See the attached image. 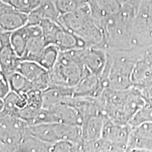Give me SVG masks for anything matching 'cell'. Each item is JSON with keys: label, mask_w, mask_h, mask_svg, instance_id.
I'll use <instances>...</instances> for the list:
<instances>
[{"label": "cell", "mask_w": 152, "mask_h": 152, "mask_svg": "<svg viewBox=\"0 0 152 152\" xmlns=\"http://www.w3.org/2000/svg\"><path fill=\"white\" fill-rule=\"evenodd\" d=\"M109 118L103 113L96 114L87 119L82 125L83 147L102 137L106 121Z\"/></svg>", "instance_id": "obj_16"}, {"label": "cell", "mask_w": 152, "mask_h": 152, "mask_svg": "<svg viewBox=\"0 0 152 152\" xmlns=\"http://www.w3.org/2000/svg\"><path fill=\"white\" fill-rule=\"evenodd\" d=\"M152 122V97L146 98V102L137 111L129 122L132 128L145 123Z\"/></svg>", "instance_id": "obj_26"}, {"label": "cell", "mask_w": 152, "mask_h": 152, "mask_svg": "<svg viewBox=\"0 0 152 152\" xmlns=\"http://www.w3.org/2000/svg\"><path fill=\"white\" fill-rule=\"evenodd\" d=\"M132 45V47L152 46V0H143L137 9Z\"/></svg>", "instance_id": "obj_7"}, {"label": "cell", "mask_w": 152, "mask_h": 152, "mask_svg": "<svg viewBox=\"0 0 152 152\" xmlns=\"http://www.w3.org/2000/svg\"><path fill=\"white\" fill-rule=\"evenodd\" d=\"M16 71L31 82L33 90L43 91L50 86L49 71L37 62L20 58L17 64Z\"/></svg>", "instance_id": "obj_8"}, {"label": "cell", "mask_w": 152, "mask_h": 152, "mask_svg": "<svg viewBox=\"0 0 152 152\" xmlns=\"http://www.w3.org/2000/svg\"><path fill=\"white\" fill-rule=\"evenodd\" d=\"M132 83L140 90L152 85V46L144 47L143 54L133 69Z\"/></svg>", "instance_id": "obj_9"}, {"label": "cell", "mask_w": 152, "mask_h": 152, "mask_svg": "<svg viewBox=\"0 0 152 152\" xmlns=\"http://www.w3.org/2000/svg\"><path fill=\"white\" fill-rule=\"evenodd\" d=\"M88 73L81 61L80 49L60 52L56 64L49 71L50 86L73 87Z\"/></svg>", "instance_id": "obj_4"}, {"label": "cell", "mask_w": 152, "mask_h": 152, "mask_svg": "<svg viewBox=\"0 0 152 152\" xmlns=\"http://www.w3.org/2000/svg\"><path fill=\"white\" fill-rule=\"evenodd\" d=\"M39 35H42V30L39 24L27 23L23 27L11 32V45L17 56L21 58L30 38Z\"/></svg>", "instance_id": "obj_13"}, {"label": "cell", "mask_w": 152, "mask_h": 152, "mask_svg": "<svg viewBox=\"0 0 152 152\" xmlns=\"http://www.w3.org/2000/svg\"><path fill=\"white\" fill-rule=\"evenodd\" d=\"M55 128L59 141L66 140L76 144H83L82 126L80 125L55 123Z\"/></svg>", "instance_id": "obj_20"}, {"label": "cell", "mask_w": 152, "mask_h": 152, "mask_svg": "<svg viewBox=\"0 0 152 152\" xmlns=\"http://www.w3.org/2000/svg\"><path fill=\"white\" fill-rule=\"evenodd\" d=\"M99 99L104 115L121 124H129L146 102L142 91L133 86L123 90L104 89Z\"/></svg>", "instance_id": "obj_2"}, {"label": "cell", "mask_w": 152, "mask_h": 152, "mask_svg": "<svg viewBox=\"0 0 152 152\" xmlns=\"http://www.w3.org/2000/svg\"><path fill=\"white\" fill-rule=\"evenodd\" d=\"M47 109H50L52 112L55 123L80 125V126L84 123V119L78 110L70 104L62 103L59 105Z\"/></svg>", "instance_id": "obj_18"}, {"label": "cell", "mask_w": 152, "mask_h": 152, "mask_svg": "<svg viewBox=\"0 0 152 152\" xmlns=\"http://www.w3.org/2000/svg\"><path fill=\"white\" fill-rule=\"evenodd\" d=\"M80 58L83 66L87 71L100 77L107 60V54L105 49L84 47L80 49Z\"/></svg>", "instance_id": "obj_14"}, {"label": "cell", "mask_w": 152, "mask_h": 152, "mask_svg": "<svg viewBox=\"0 0 152 152\" xmlns=\"http://www.w3.org/2000/svg\"><path fill=\"white\" fill-rule=\"evenodd\" d=\"M10 85L11 90L18 93L19 94H25L30 90H33V84L18 72H14L7 76Z\"/></svg>", "instance_id": "obj_25"}, {"label": "cell", "mask_w": 152, "mask_h": 152, "mask_svg": "<svg viewBox=\"0 0 152 152\" xmlns=\"http://www.w3.org/2000/svg\"><path fill=\"white\" fill-rule=\"evenodd\" d=\"M75 1L76 2H77V4H78L79 5L83 4L87 2V0H75Z\"/></svg>", "instance_id": "obj_33"}, {"label": "cell", "mask_w": 152, "mask_h": 152, "mask_svg": "<svg viewBox=\"0 0 152 152\" xmlns=\"http://www.w3.org/2000/svg\"><path fill=\"white\" fill-rule=\"evenodd\" d=\"M127 151L152 152V122L132 128Z\"/></svg>", "instance_id": "obj_11"}, {"label": "cell", "mask_w": 152, "mask_h": 152, "mask_svg": "<svg viewBox=\"0 0 152 152\" xmlns=\"http://www.w3.org/2000/svg\"><path fill=\"white\" fill-rule=\"evenodd\" d=\"M104 90L99 76L88 73L73 87V96L98 98Z\"/></svg>", "instance_id": "obj_15"}, {"label": "cell", "mask_w": 152, "mask_h": 152, "mask_svg": "<svg viewBox=\"0 0 152 152\" xmlns=\"http://www.w3.org/2000/svg\"><path fill=\"white\" fill-rule=\"evenodd\" d=\"M41 1L42 0H8L7 2L22 12L30 14L37 8Z\"/></svg>", "instance_id": "obj_27"}, {"label": "cell", "mask_w": 152, "mask_h": 152, "mask_svg": "<svg viewBox=\"0 0 152 152\" xmlns=\"http://www.w3.org/2000/svg\"><path fill=\"white\" fill-rule=\"evenodd\" d=\"M32 134L42 141L53 144L59 141L57 135L55 123H40L29 126Z\"/></svg>", "instance_id": "obj_21"}, {"label": "cell", "mask_w": 152, "mask_h": 152, "mask_svg": "<svg viewBox=\"0 0 152 152\" xmlns=\"http://www.w3.org/2000/svg\"><path fill=\"white\" fill-rule=\"evenodd\" d=\"M42 108L51 109L64 103L68 98L73 96V87L50 86L42 91Z\"/></svg>", "instance_id": "obj_19"}, {"label": "cell", "mask_w": 152, "mask_h": 152, "mask_svg": "<svg viewBox=\"0 0 152 152\" xmlns=\"http://www.w3.org/2000/svg\"><path fill=\"white\" fill-rule=\"evenodd\" d=\"M0 151H18L29 125L17 115L0 112Z\"/></svg>", "instance_id": "obj_6"}, {"label": "cell", "mask_w": 152, "mask_h": 152, "mask_svg": "<svg viewBox=\"0 0 152 152\" xmlns=\"http://www.w3.org/2000/svg\"><path fill=\"white\" fill-rule=\"evenodd\" d=\"M11 33H0V71L9 76L16 71V66L20 59L11 45Z\"/></svg>", "instance_id": "obj_12"}, {"label": "cell", "mask_w": 152, "mask_h": 152, "mask_svg": "<svg viewBox=\"0 0 152 152\" xmlns=\"http://www.w3.org/2000/svg\"><path fill=\"white\" fill-rule=\"evenodd\" d=\"M8 77L0 71V99H4L11 92Z\"/></svg>", "instance_id": "obj_30"}, {"label": "cell", "mask_w": 152, "mask_h": 152, "mask_svg": "<svg viewBox=\"0 0 152 152\" xmlns=\"http://www.w3.org/2000/svg\"><path fill=\"white\" fill-rule=\"evenodd\" d=\"M47 45L43 35L32 37L28 41L26 52L21 59L33 61L37 62L41 53Z\"/></svg>", "instance_id": "obj_23"}, {"label": "cell", "mask_w": 152, "mask_h": 152, "mask_svg": "<svg viewBox=\"0 0 152 152\" xmlns=\"http://www.w3.org/2000/svg\"><path fill=\"white\" fill-rule=\"evenodd\" d=\"M129 124H121L109 118L104 125L102 137L87 144L85 151H127L132 131Z\"/></svg>", "instance_id": "obj_5"}, {"label": "cell", "mask_w": 152, "mask_h": 152, "mask_svg": "<svg viewBox=\"0 0 152 152\" xmlns=\"http://www.w3.org/2000/svg\"><path fill=\"white\" fill-rule=\"evenodd\" d=\"M92 16L99 24L121 10L120 0H87Z\"/></svg>", "instance_id": "obj_17"}, {"label": "cell", "mask_w": 152, "mask_h": 152, "mask_svg": "<svg viewBox=\"0 0 152 152\" xmlns=\"http://www.w3.org/2000/svg\"><path fill=\"white\" fill-rule=\"evenodd\" d=\"M142 92H143V94L146 97H152V85H150L148 87H147L144 90H142Z\"/></svg>", "instance_id": "obj_32"}, {"label": "cell", "mask_w": 152, "mask_h": 152, "mask_svg": "<svg viewBox=\"0 0 152 152\" xmlns=\"http://www.w3.org/2000/svg\"><path fill=\"white\" fill-rule=\"evenodd\" d=\"M54 1L60 16L75 11L80 6L75 0H54Z\"/></svg>", "instance_id": "obj_29"}, {"label": "cell", "mask_w": 152, "mask_h": 152, "mask_svg": "<svg viewBox=\"0 0 152 152\" xmlns=\"http://www.w3.org/2000/svg\"><path fill=\"white\" fill-rule=\"evenodd\" d=\"M137 9L131 5L122 4L118 12L102 22L101 27L104 30L106 51L132 48V29Z\"/></svg>", "instance_id": "obj_3"}, {"label": "cell", "mask_w": 152, "mask_h": 152, "mask_svg": "<svg viewBox=\"0 0 152 152\" xmlns=\"http://www.w3.org/2000/svg\"><path fill=\"white\" fill-rule=\"evenodd\" d=\"M1 1H5V2H7V1H8V0H1Z\"/></svg>", "instance_id": "obj_34"}, {"label": "cell", "mask_w": 152, "mask_h": 152, "mask_svg": "<svg viewBox=\"0 0 152 152\" xmlns=\"http://www.w3.org/2000/svg\"><path fill=\"white\" fill-rule=\"evenodd\" d=\"M28 22V14L14 8L10 4L0 1L1 32H14L23 27Z\"/></svg>", "instance_id": "obj_10"}, {"label": "cell", "mask_w": 152, "mask_h": 152, "mask_svg": "<svg viewBox=\"0 0 152 152\" xmlns=\"http://www.w3.org/2000/svg\"><path fill=\"white\" fill-rule=\"evenodd\" d=\"M60 52V49L56 45H47L41 53L37 62L48 71H51L56 64Z\"/></svg>", "instance_id": "obj_24"}, {"label": "cell", "mask_w": 152, "mask_h": 152, "mask_svg": "<svg viewBox=\"0 0 152 152\" xmlns=\"http://www.w3.org/2000/svg\"><path fill=\"white\" fill-rule=\"evenodd\" d=\"M144 47H132L125 50L106 51L107 60L100 76L104 88L123 90L132 86V75L137 61Z\"/></svg>", "instance_id": "obj_1"}, {"label": "cell", "mask_w": 152, "mask_h": 152, "mask_svg": "<svg viewBox=\"0 0 152 152\" xmlns=\"http://www.w3.org/2000/svg\"><path fill=\"white\" fill-rule=\"evenodd\" d=\"M121 2L123 4H129L135 7L136 9L138 8L139 5L142 2L143 0H120Z\"/></svg>", "instance_id": "obj_31"}, {"label": "cell", "mask_w": 152, "mask_h": 152, "mask_svg": "<svg viewBox=\"0 0 152 152\" xmlns=\"http://www.w3.org/2000/svg\"><path fill=\"white\" fill-rule=\"evenodd\" d=\"M52 145L34 136L28 127L19 146L18 151H50Z\"/></svg>", "instance_id": "obj_22"}, {"label": "cell", "mask_w": 152, "mask_h": 152, "mask_svg": "<svg viewBox=\"0 0 152 152\" xmlns=\"http://www.w3.org/2000/svg\"><path fill=\"white\" fill-rule=\"evenodd\" d=\"M50 151H83V144H76L70 141H66V140H60L52 144Z\"/></svg>", "instance_id": "obj_28"}]
</instances>
